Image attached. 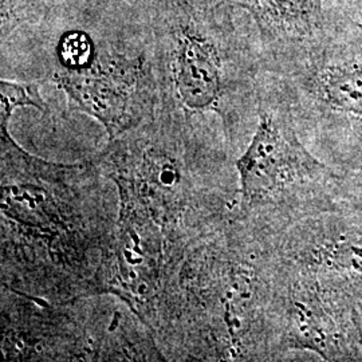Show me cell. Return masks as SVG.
<instances>
[{
	"label": "cell",
	"mask_w": 362,
	"mask_h": 362,
	"mask_svg": "<svg viewBox=\"0 0 362 362\" xmlns=\"http://www.w3.org/2000/svg\"><path fill=\"white\" fill-rule=\"evenodd\" d=\"M235 168L240 192L233 218L250 227L297 206L325 169L299 141L288 117L279 109L260 110L254 137Z\"/></svg>",
	"instance_id": "5"
},
{
	"label": "cell",
	"mask_w": 362,
	"mask_h": 362,
	"mask_svg": "<svg viewBox=\"0 0 362 362\" xmlns=\"http://www.w3.org/2000/svg\"><path fill=\"white\" fill-rule=\"evenodd\" d=\"M156 77L157 110L208 128L207 116H218L231 141V83L219 46L209 35L192 23L176 27Z\"/></svg>",
	"instance_id": "7"
},
{
	"label": "cell",
	"mask_w": 362,
	"mask_h": 362,
	"mask_svg": "<svg viewBox=\"0 0 362 362\" xmlns=\"http://www.w3.org/2000/svg\"><path fill=\"white\" fill-rule=\"evenodd\" d=\"M332 262L337 267L362 276V240H350L334 248Z\"/></svg>",
	"instance_id": "12"
},
{
	"label": "cell",
	"mask_w": 362,
	"mask_h": 362,
	"mask_svg": "<svg viewBox=\"0 0 362 362\" xmlns=\"http://www.w3.org/2000/svg\"><path fill=\"white\" fill-rule=\"evenodd\" d=\"M0 302L6 361H104L106 324L97 294L54 303L1 286Z\"/></svg>",
	"instance_id": "4"
},
{
	"label": "cell",
	"mask_w": 362,
	"mask_h": 362,
	"mask_svg": "<svg viewBox=\"0 0 362 362\" xmlns=\"http://www.w3.org/2000/svg\"><path fill=\"white\" fill-rule=\"evenodd\" d=\"M252 10L269 26L285 30L310 26L320 11L322 0H238Z\"/></svg>",
	"instance_id": "8"
},
{
	"label": "cell",
	"mask_w": 362,
	"mask_h": 362,
	"mask_svg": "<svg viewBox=\"0 0 362 362\" xmlns=\"http://www.w3.org/2000/svg\"><path fill=\"white\" fill-rule=\"evenodd\" d=\"M324 90L337 107L362 115V67H339L325 76Z\"/></svg>",
	"instance_id": "9"
},
{
	"label": "cell",
	"mask_w": 362,
	"mask_h": 362,
	"mask_svg": "<svg viewBox=\"0 0 362 362\" xmlns=\"http://www.w3.org/2000/svg\"><path fill=\"white\" fill-rule=\"evenodd\" d=\"M1 286L54 303L106 293L118 192L95 161L31 155L0 128Z\"/></svg>",
	"instance_id": "1"
},
{
	"label": "cell",
	"mask_w": 362,
	"mask_h": 362,
	"mask_svg": "<svg viewBox=\"0 0 362 362\" xmlns=\"http://www.w3.org/2000/svg\"><path fill=\"white\" fill-rule=\"evenodd\" d=\"M231 218L191 243L149 318L165 361H238L263 349L270 288Z\"/></svg>",
	"instance_id": "3"
},
{
	"label": "cell",
	"mask_w": 362,
	"mask_h": 362,
	"mask_svg": "<svg viewBox=\"0 0 362 362\" xmlns=\"http://www.w3.org/2000/svg\"><path fill=\"white\" fill-rule=\"evenodd\" d=\"M35 107L42 113L49 112V106L40 94V85L35 82L0 81V128H10L13 113L18 107Z\"/></svg>",
	"instance_id": "10"
},
{
	"label": "cell",
	"mask_w": 362,
	"mask_h": 362,
	"mask_svg": "<svg viewBox=\"0 0 362 362\" xmlns=\"http://www.w3.org/2000/svg\"><path fill=\"white\" fill-rule=\"evenodd\" d=\"M93 160L116 185L117 227L176 262L233 218L228 157L211 128L156 110Z\"/></svg>",
	"instance_id": "2"
},
{
	"label": "cell",
	"mask_w": 362,
	"mask_h": 362,
	"mask_svg": "<svg viewBox=\"0 0 362 362\" xmlns=\"http://www.w3.org/2000/svg\"><path fill=\"white\" fill-rule=\"evenodd\" d=\"M98 49H95L90 37L83 31H71L65 34L57 47L55 70H76L90 65Z\"/></svg>",
	"instance_id": "11"
},
{
	"label": "cell",
	"mask_w": 362,
	"mask_h": 362,
	"mask_svg": "<svg viewBox=\"0 0 362 362\" xmlns=\"http://www.w3.org/2000/svg\"><path fill=\"white\" fill-rule=\"evenodd\" d=\"M52 82L71 109L104 125L109 140L153 118L158 106L155 69L143 55L98 50L90 65L54 70Z\"/></svg>",
	"instance_id": "6"
}]
</instances>
